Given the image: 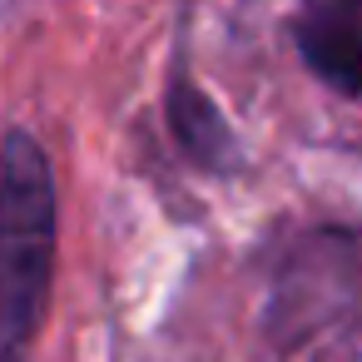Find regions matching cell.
<instances>
[{
    "label": "cell",
    "mask_w": 362,
    "mask_h": 362,
    "mask_svg": "<svg viewBox=\"0 0 362 362\" xmlns=\"http://www.w3.org/2000/svg\"><path fill=\"white\" fill-rule=\"evenodd\" d=\"M60 199L35 134L6 129L0 139V362H25L50 278H55Z\"/></svg>",
    "instance_id": "cell-1"
},
{
    "label": "cell",
    "mask_w": 362,
    "mask_h": 362,
    "mask_svg": "<svg viewBox=\"0 0 362 362\" xmlns=\"http://www.w3.org/2000/svg\"><path fill=\"white\" fill-rule=\"evenodd\" d=\"M303 65L342 100H362V0H303L293 11Z\"/></svg>",
    "instance_id": "cell-2"
},
{
    "label": "cell",
    "mask_w": 362,
    "mask_h": 362,
    "mask_svg": "<svg viewBox=\"0 0 362 362\" xmlns=\"http://www.w3.org/2000/svg\"><path fill=\"white\" fill-rule=\"evenodd\" d=\"M169 129L179 139V149L199 164V169H228L233 159V134L223 124V115L214 110V100L179 70L169 80Z\"/></svg>",
    "instance_id": "cell-3"
}]
</instances>
